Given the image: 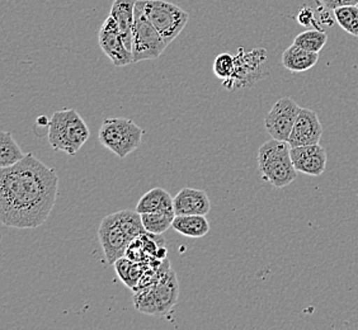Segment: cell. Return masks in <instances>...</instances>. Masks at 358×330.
<instances>
[{"mask_svg":"<svg viewBox=\"0 0 358 330\" xmlns=\"http://www.w3.org/2000/svg\"><path fill=\"white\" fill-rule=\"evenodd\" d=\"M59 177L32 152L0 169V221L14 229L43 225L55 206Z\"/></svg>","mask_w":358,"mask_h":330,"instance_id":"1","label":"cell"},{"mask_svg":"<svg viewBox=\"0 0 358 330\" xmlns=\"http://www.w3.org/2000/svg\"><path fill=\"white\" fill-rule=\"evenodd\" d=\"M48 138L56 152L76 155L90 138V127L74 108H64L48 121Z\"/></svg>","mask_w":358,"mask_h":330,"instance_id":"2","label":"cell"},{"mask_svg":"<svg viewBox=\"0 0 358 330\" xmlns=\"http://www.w3.org/2000/svg\"><path fill=\"white\" fill-rule=\"evenodd\" d=\"M258 166L262 178L275 188L287 187L297 177L287 141L272 138L264 143L258 152Z\"/></svg>","mask_w":358,"mask_h":330,"instance_id":"3","label":"cell"},{"mask_svg":"<svg viewBox=\"0 0 358 330\" xmlns=\"http://www.w3.org/2000/svg\"><path fill=\"white\" fill-rule=\"evenodd\" d=\"M179 283L169 261L158 268L157 278L152 283L138 287V297L149 315H163L169 313L178 301Z\"/></svg>","mask_w":358,"mask_h":330,"instance_id":"4","label":"cell"},{"mask_svg":"<svg viewBox=\"0 0 358 330\" xmlns=\"http://www.w3.org/2000/svg\"><path fill=\"white\" fill-rule=\"evenodd\" d=\"M144 130L130 118H106L98 132L99 143L118 158L124 159L138 150L143 143Z\"/></svg>","mask_w":358,"mask_h":330,"instance_id":"5","label":"cell"},{"mask_svg":"<svg viewBox=\"0 0 358 330\" xmlns=\"http://www.w3.org/2000/svg\"><path fill=\"white\" fill-rule=\"evenodd\" d=\"M146 18L169 45L186 27L189 14L166 0H138Z\"/></svg>","mask_w":358,"mask_h":330,"instance_id":"6","label":"cell"},{"mask_svg":"<svg viewBox=\"0 0 358 330\" xmlns=\"http://www.w3.org/2000/svg\"><path fill=\"white\" fill-rule=\"evenodd\" d=\"M166 40L159 34L158 29L152 26L146 18L143 9L136 1L135 22L132 27V55L134 62H145L158 59L166 51Z\"/></svg>","mask_w":358,"mask_h":330,"instance_id":"7","label":"cell"},{"mask_svg":"<svg viewBox=\"0 0 358 330\" xmlns=\"http://www.w3.org/2000/svg\"><path fill=\"white\" fill-rule=\"evenodd\" d=\"M266 59L267 51L264 48H255L249 52L239 48L235 55L234 74L230 79L222 80V87L227 90H236L253 85L263 78L262 66Z\"/></svg>","mask_w":358,"mask_h":330,"instance_id":"8","label":"cell"},{"mask_svg":"<svg viewBox=\"0 0 358 330\" xmlns=\"http://www.w3.org/2000/svg\"><path fill=\"white\" fill-rule=\"evenodd\" d=\"M300 110L301 107L289 96L278 99L264 117V126L271 138L287 141Z\"/></svg>","mask_w":358,"mask_h":330,"instance_id":"9","label":"cell"},{"mask_svg":"<svg viewBox=\"0 0 358 330\" xmlns=\"http://www.w3.org/2000/svg\"><path fill=\"white\" fill-rule=\"evenodd\" d=\"M98 41L102 51L116 68L127 66L134 62L132 51L126 46L122 34L112 15L104 21L99 29Z\"/></svg>","mask_w":358,"mask_h":330,"instance_id":"10","label":"cell"},{"mask_svg":"<svg viewBox=\"0 0 358 330\" xmlns=\"http://www.w3.org/2000/svg\"><path fill=\"white\" fill-rule=\"evenodd\" d=\"M98 238L108 264H115L120 258L126 257L131 243L120 227L115 213L106 216L102 220L98 229Z\"/></svg>","mask_w":358,"mask_h":330,"instance_id":"11","label":"cell"},{"mask_svg":"<svg viewBox=\"0 0 358 330\" xmlns=\"http://www.w3.org/2000/svg\"><path fill=\"white\" fill-rule=\"evenodd\" d=\"M291 158L297 172L319 177L325 172L328 155L320 144L291 148Z\"/></svg>","mask_w":358,"mask_h":330,"instance_id":"12","label":"cell"},{"mask_svg":"<svg viewBox=\"0 0 358 330\" xmlns=\"http://www.w3.org/2000/svg\"><path fill=\"white\" fill-rule=\"evenodd\" d=\"M322 135L323 126L320 124L317 113L309 108H301L287 143L291 148L319 144Z\"/></svg>","mask_w":358,"mask_h":330,"instance_id":"13","label":"cell"},{"mask_svg":"<svg viewBox=\"0 0 358 330\" xmlns=\"http://www.w3.org/2000/svg\"><path fill=\"white\" fill-rule=\"evenodd\" d=\"M176 215H203L211 210V202L207 193L191 187L182 188L173 199Z\"/></svg>","mask_w":358,"mask_h":330,"instance_id":"14","label":"cell"},{"mask_svg":"<svg viewBox=\"0 0 358 330\" xmlns=\"http://www.w3.org/2000/svg\"><path fill=\"white\" fill-rule=\"evenodd\" d=\"M138 0H115L110 15L117 23L126 46L132 51V27L135 22V8Z\"/></svg>","mask_w":358,"mask_h":330,"instance_id":"15","label":"cell"},{"mask_svg":"<svg viewBox=\"0 0 358 330\" xmlns=\"http://www.w3.org/2000/svg\"><path fill=\"white\" fill-rule=\"evenodd\" d=\"M319 62V54L292 43L282 54V65L291 73H303L313 69Z\"/></svg>","mask_w":358,"mask_h":330,"instance_id":"16","label":"cell"},{"mask_svg":"<svg viewBox=\"0 0 358 330\" xmlns=\"http://www.w3.org/2000/svg\"><path fill=\"white\" fill-rule=\"evenodd\" d=\"M172 227L179 234L192 239L203 238L210 231V224L203 215H177Z\"/></svg>","mask_w":358,"mask_h":330,"instance_id":"17","label":"cell"},{"mask_svg":"<svg viewBox=\"0 0 358 330\" xmlns=\"http://www.w3.org/2000/svg\"><path fill=\"white\" fill-rule=\"evenodd\" d=\"M173 206V197L164 188L155 187L149 192L143 194L138 200L136 211L140 213H155L162 210H171Z\"/></svg>","mask_w":358,"mask_h":330,"instance_id":"18","label":"cell"},{"mask_svg":"<svg viewBox=\"0 0 358 330\" xmlns=\"http://www.w3.org/2000/svg\"><path fill=\"white\" fill-rule=\"evenodd\" d=\"M174 208L162 210L155 213H141V219L148 233L154 235H162L168 229L173 227V221L176 219Z\"/></svg>","mask_w":358,"mask_h":330,"instance_id":"19","label":"cell"},{"mask_svg":"<svg viewBox=\"0 0 358 330\" xmlns=\"http://www.w3.org/2000/svg\"><path fill=\"white\" fill-rule=\"evenodd\" d=\"M27 154L22 152L10 132L1 131L0 134V169L9 168L20 163Z\"/></svg>","mask_w":358,"mask_h":330,"instance_id":"20","label":"cell"},{"mask_svg":"<svg viewBox=\"0 0 358 330\" xmlns=\"http://www.w3.org/2000/svg\"><path fill=\"white\" fill-rule=\"evenodd\" d=\"M115 215H116L120 227L124 230V234L130 241H132L138 236L144 235L145 233H148L144 224H143L141 213H138L136 210L134 211V210L126 208V210L115 213Z\"/></svg>","mask_w":358,"mask_h":330,"instance_id":"21","label":"cell"},{"mask_svg":"<svg viewBox=\"0 0 358 330\" xmlns=\"http://www.w3.org/2000/svg\"><path fill=\"white\" fill-rule=\"evenodd\" d=\"M327 41H328L327 34L317 28V29H308L303 34L297 35L294 40V43L308 51L319 54L323 50Z\"/></svg>","mask_w":358,"mask_h":330,"instance_id":"22","label":"cell"},{"mask_svg":"<svg viewBox=\"0 0 358 330\" xmlns=\"http://www.w3.org/2000/svg\"><path fill=\"white\" fill-rule=\"evenodd\" d=\"M333 13L339 27L353 37H358V6L337 8Z\"/></svg>","mask_w":358,"mask_h":330,"instance_id":"23","label":"cell"},{"mask_svg":"<svg viewBox=\"0 0 358 330\" xmlns=\"http://www.w3.org/2000/svg\"><path fill=\"white\" fill-rule=\"evenodd\" d=\"M215 76H217L221 80H227L230 79L233 74H234L235 70V55L233 56L231 54H220L215 59L214 66Z\"/></svg>","mask_w":358,"mask_h":330,"instance_id":"24","label":"cell"},{"mask_svg":"<svg viewBox=\"0 0 358 330\" xmlns=\"http://www.w3.org/2000/svg\"><path fill=\"white\" fill-rule=\"evenodd\" d=\"M113 266H115V268H116V272H117L120 280H121L126 286H129V283H130V273H131L134 261H131V259L127 258V257H122V258H120L118 261H116V263H115Z\"/></svg>","mask_w":358,"mask_h":330,"instance_id":"25","label":"cell"},{"mask_svg":"<svg viewBox=\"0 0 358 330\" xmlns=\"http://www.w3.org/2000/svg\"><path fill=\"white\" fill-rule=\"evenodd\" d=\"M297 22L303 27H315L317 20L315 12L310 7H305L297 14Z\"/></svg>","mask_w":358,"mask_h":330,"instance_id":"26","label":"cell"},{"mask_svg":"<svg viewBox=\"0 0 358 330\" xmlns=\"http://www.w3.org/2000/svg\"><path fill=\"white\" fill-rule=\"evenodd\" d=\"M324 8L334 10L337 8L347 7V6H358V0H319Z\"/></svg>","mask_w":358,"mask_h":330,"instance_id":"27","label":"cell"}]
</instances>
